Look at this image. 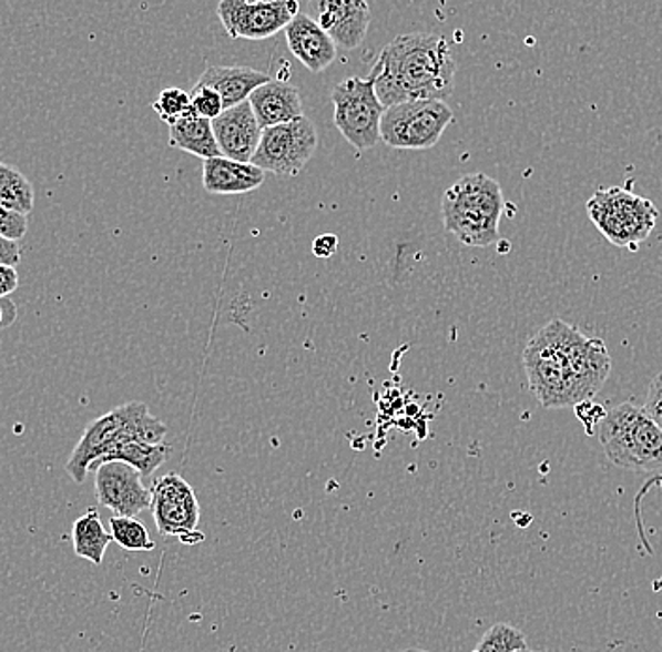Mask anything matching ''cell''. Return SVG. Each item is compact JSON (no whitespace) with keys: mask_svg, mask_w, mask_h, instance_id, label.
<instances>
[{"mask_svg":"<svg viewBox=\"0 0 662 652\" xmlns=\"http://www.w3.org/2000/svg\"><path fill=\"white\" fill-rule=\"evenodd\" d=\"M151 511L156 530L174 536L183 543H198L200 502L191 483L175 472L162 476L151 489Z\"/></svg>","mask_w":662,"mask_h":652,"instance_id":"cell-10","label":"cell"},{"mask_svg":"<svg viewBox=\"0 0 662 652\" xmlns=\"http://www.w3.org/2000/svg\"><path fill=\"white\" fill-rule=\"evenodd\" d=\"M572 329L574 326L553 318L523 348L529 388L544 408H569L582 403L570 354Z\"/></svg>","mask_w":662,"mask_h":652,"instance_id":"cell-2","label":"cell"},{"mask_svg":"<svg viewBox=\"0 0 662 652\" xmlns=\"http://www.w3.org/2000/svg\"><path fill=\"white\" fill-rule=\"evenodd\" d=\"M335 126L356 151H367L380 142V123L386 108L369 78H348L334 86Z\"/></svg>","mask_w":662,"mask_h":652,"instance_id":"cell-7","label":"cell"},{"mask_svg":"<svg viewBox=\"0 0 662 652\" xmlns=\"http://www.w3.org/2000/svg\"><path fill=\"white\" fill-rule=\"evenodd\" d=\"M113 542L126 551H153L155 542L151 540L145 524L140 523L134 517L113 516L110 519Z\"/></svg>","mask_w":662,"mask_h":652,"instance_id":"cell-23","label":"cell"},{"mask_svg":"<svg viewBox=\"0 0 662 652\" xmlns=\"http://www.w3.org/2000/svg\"><path fill=\"white\" fill-rule=\"evenodd\" d=\"M403 652H427V651H420V649H407V651H403Z\"/></svg>","mask_w":662,"mask_h":652,"instance_id":"cell-34","label":"cell"},{"mask_svg":"<svg viewBox=\"0 0 662 652\" xmlns=\"http://www.w3.org/2000/svg\"><path fill=\"white\" fill-rule=\"evenodd\" d=\"M217 13L230 38L266 40L291 26L299 4L296 0H223Z\"/></svg>","mask_w":662,"mask_h":652,"instance_id":"cell-11","label":"cell"},{"mask_svg":"<svg viewBox=\"0 0 662 652\" xmlns=\"http://www.w3.org/2000/svg\"><path fill=\"white\" fill-rule=\"evenodd\" d=\"M153 110L156 111V115L167 124L177 123L181 119L186 118L189 113H192L191 94L177 89V86H170L164 89L159 99L153 102Z\"/></svg>","mask_w":662,"mask_h":652,"instance_id":"cell-25","label":"cell"},{"mask_svg":"<svg viewBox=\"0 0 662 652\" xmlns=\"http://www.w3.org/2000/svg\"><path fill=\"white\" fill-rule=\"evenodd\" d=\"M166 432V425L149 412L147 405L129 403L88 425L64 470L75 483H83L94 462L123 444H162Z\"/></svg>","mask_w":662,"mask_h":652,"instance_id":"cell-3","label":"cell"},{"mask_svg":"<svg viewBox=\"0 0 662 652\" xmlns=\"http://www.w3.org/2000/svg\"><path fill=\"white\" fill-rule=\"evenodd\" d=\"M518 652H537V651H531V649H521V651Z\"/></svg>","mask_w":662,"mask_h":652,"instance_id":"cell-35","label":"cell"},{"mask_svg":"<svg viewBox=\"0 0 662 652\" xmlns=\"http://www.w3.org/2000/svg\"><path fill=\"white\" fill-rule=\"evenodd\" d=\"M170 145L204 161L223 156L215 140L213 123L194 113H189L186 118L170 126Z\"/></svg>","mask_w":662,"mask_h":652,"instance_id":"cell-19","label":"cell"},{"mask_svg":"<svg viewBox=\"0 0 662 652\" xmlns=\"http://www.w3.org/2000/svg\"><path fill=\"white\" fill-rule=\"evenodd\" d=\"M19 286V275L16 267L0 265V299H7Z\"/></svg>","mask_w":662,"mask_h":652,"instance_id":"cell-33","label":"cell"},{"mask_svg":"<svg viewBox=\"0 0 662 652\" xmlns=\"http://www.w3.org/2000/svg\"><path fill=\"white\" fill-rule=\"evenodd\" d=\"M21 262V248L16 241L0 237V265H8V267H18Z\"/></svg>","mask_w":662,"mask_h":652,"instance_id":"cell-32","label":"cell"},{"mask_svg":"<svg viewBox=\"0 0 662 652\" xmlns=\"http://www.w3.org/2000/svg\"><path fill=\"white\" fill-rule=\"evenodd\" d=\"M170 454V448L164 444H145V442H129L123 444L121 448L115 449L112 454L102 457L100 461L94 462L89 472H94L100 465L104 462L119 461L129 465V467L136 468L142 478L155 472L156 468L164 465Z\"/></svg>","mask_w":662,"mask_h":652,"instance_id":"cell-21","label":"cell"},{"mask_svg":"<svg viewBox=\"0 0 662 652\" xmlns=\"http://www.w3.org/2000/svg\"><path fill=\"white\" fill-rule=\"evenodd\" d=\"M248 102L262 130L294 123L297 119L305 118L299 91L286 81L272 80L266 85L258 86L251 94Z\"/></svg>","mask_w":662,"mask_h":652,"instance_id":"cell-16","label":"cell"},{"mask_svg":"<svg viewBox=\"0 0 662 652\" xmlns=\"http://www.w3.org/2000/svg\"><path fill=\"white\" fill-rule=\"evenodd\" d=\"M266 172L253 164L230 161L226 156H217L204 161V189L221 196L247 194L264 185Z\"/></svg>","mask_w":662,"mask_h":652,"instance_id":"cell-18","label":"cell"},{"mask_svg":"<svg viewBox=\"0 0 662 652\" xmlns=\"http://www.w3.org/2000/svg\"><path fill=\"white\" fill-rule=\"evenodd\" d=\"M644 410L653 424L662 431V373L651 380L648 397H645Z\"/></svg>","mask_w":662,"mask_h":652,"instance_id":"cell-30","label":"cell"},{"mask_svg":"<svg viewBox=\"0 0 662 652\" xmlns=\"http://www.w3.org/2000/svg\"><path fill=\"white\" fill-rule=\"evenodd\" d=\"M94 472L96 499L119 517H136L151 508V489L143 486L142 475L136 468L112 461L100 465Z\"/></svg>","mask_w":662,"mask_h":652,"instance_id":"cell-12","label":"cell"},{"mask_svg":"<svg viewBox=\"0 0 662 652\" xmlns=\"http://www.w3.org/2000/svg\"><path fill=\"white\" fill-rule=\"evenodd\" d=\"M527 649L526 635L518 628L499 622L489 628L475 652H518Z\"/></svg>","mask_w":662,"mask_h":652,"instance_id":"cell-24","label":"cell"},{"mask_svg":"<svg viewBox=\"0 0 662 652\" xmlns=\"http://www.w3.org/2000/svg\"><path fill=\"white\" fill-rule=\"evenodd\" d=\"M318 136L313 121L297 119L294 123L262 130L261 145L251 164L262 172L294 177L315 156Z\"/></svg>","mask_w":662,"mask_h":652,"instance_id":"cell-9","label":"cell"},{"mask_svg":"<svg viewBox=\"0 0 662 652\" xmlns=\"http://www.w3.org/2000/svg\"><path fill=\"white\" fill-rule=\"evenodd\" d=\"M594 437L615 467L632 472H659L662 468V431L644 407L634 403L613 407Z\"/></svg>","mask_w":662,"mask_h":652,"instance_id":"cell-5","label":"cell"},{"mask_svg":"<svg viewBox=\"0 0 662 652\" xmlns=\"http://www.w3.org/2000/svg\"><path fill=\"white\" fill-rule=\"evenodd\" d=\"M286 43L292 55L313 74L324 72L337 59V45L328 32L307 13H297L285 29Z\"/></svg>","mask_w":662,"mask_h":652,"instance_id":"cell-15","label":"cell"},{"mask_svg":"<svg viewBox=\"0 0 662 652\" xmlns=\"http://www.w3.org/2000/svg\"><path fill=\"white\" fill-rule=\"evenodd\" d=\"M653 487H662V475L653 476V478L645 481L644 486L640 487L636 497H634V517H636L638 534H640V540H642V543H644L645 549H648V553L650 554H653V548H651L650 540H648V536H645L644 519H642V500H644L645 495H648Z\"/></svg>","mask_w":662,"mask_h":652,"instance_id":"cell-29","label":"cell"},{"mask_svg":"<svg viewBox=\"0 0 662 652\" xmlns=\"http://www.w3.org/2000/svg\"><path fill=\"white\" fill-rule=\"evenodd\" d=\"M113 542L112 534L105 532L100 521L99 511L91 510L75 519L72 527V543H74V553L80 559L93 562L94 567H100L104 560L105 549Z\"/></svg>","mask_w":662,"mask_h":652,"instance_id":"cell-20","label":"cell"},{"mask_svg":"<svg viewBox=\"0 0 662 652\" xmlns=\"http://www.w3.org/2000/svg\"><path fill=\"white\" fill-rule=\"evenodd\" d=\"M192 113L198 118L207 119V121H215L221 118L224 111L223 99L217 91H213L210 86H196L192 89L191 93Z\"/></svg>","mask_w":662,"mask_h":652,"instance_id":"cell-26","label":"cell"},{"mask_svg":"<svg viewBox=\"0 0 662 652\" xmlns=\"http://www.w3.org/2000/svg\"><path fill=\"white\" fill-rule=\"evenodd\" d=\"M452 121V110L440 100L403 102L384 113L380 142L401 151H426L439 143Z\"/></svg>","mask_w":662,"mask_h":652,"instance_id":"cell-8","label":"cell"},{"mask_svg":"<svg viewBox=\"0 0 662 652\" xmlns=\"http://www.w3.org/2000/svg\"><path fill=\"white\" fill-rule=\"evenodd\" d=\"M371 78L386 110L418 100L445 102L454 93L456 80L450 43L431 32L401 34L380 51Z\"/></svg>","mask_w":662,"mask_h":652,"instance_id":"cell-1","label":"cell"},{"mask_svg":"<svg viewBox=\"0 0 662 652\" xmlns=\"http://www.w3.org/2000/svg\"><path fill=\"white\" fill-rule=\"evenodd\" d=\"M0 207L26 216L34 207L31 181L4 162H0Z\"/></svg>","mask_w":662,"mask_h":652,"instance_id":"cell-22","label":"cell"},{"mask_svg":"<svg viewBox=\"0 0 662 652\" xmlns=\"http://www.w3.org/2000/svg\"><path fill=\"white\" fill-rule=\"evenodd\" d=\"M339 248V237L334 234H324L316 237L313 243V253L316 258H332Z\"/></svg>","mask_w":662,"mask_h":652,"instance_id":"cell-31","label":"cell"},{"mask_svg":"<svg viewBox=\"0 0 662 652\" xmlns=\"http://www.w3.org/2000/svg\"><path fill=\"white\" fill-rule=\"evenodd\" d=\"M502 211L501 185L486 173L464 175L442 196L445 228L467 246L497 243Z\"/></svg>","mask_w":662,"mask_h":652,"instance_id":"cell-4","label":"cell"},{"mask_svg":"<svg viewBox=\"0 0 662 652\" xmlns=\"http://www.w3.org/2000/svg\"><path fill=\"white\" fill-rule=\"evenodd\" d=\"M213 132L221 154L230 161L251 164L261 145L262 126L256 121L251 102L230 108L213 121Z\"/></svg>","mask_w":662,"mask_h":652,"instance_id":"cell-13","label":"cell"},{"mask_svg":"<svg viewBox=\"0 0 662 652\" xmlns=\"http://www.w3.org/2000/svg\"><path fill=\"white\" fill-rule=\"evenodd\" d=\"M27 228H29V222L26 215L0 207V237L18 243L26 237Z\"/></svg>","mask_w":662,"mask_h":652,"instance_id":"cell-27","label":"cell"},{"mask_svg":"<svg viewBox=\"0 0 662 652\" xmlns=\"http://www.w3.org/2000/svg\"><path fill=\"white\" fill-rule=\"evenodd\" d=\"M318 7V26L328 32L335 45L343 50H356L366 40L371 23V8L364 0L337 2L323 0Z\"/></svg>","mask_w":662,"mask_h":652,"instance_id":"cell-14","label":"cell"},{"mask_svg":"<svg viewBox=\"0 0 662 652\" xmlns=\"http://www.w3.org/2000/svg\"><path fill=\"white\" fill-rule=\"evenodd\" d=\"M576 418L580 419L583 425V429L588 435H597L599 425L602 424V419L607 418V410L602 405H597L594 400H583L580 405L574 407Z\"/></svg>","mask_w":662,"mask_h":652,"instance_id":"cell-28","label":"cell"},{"mask_svg":"<svg viewBox=\"0 0 662 652\" xmlns=\"http://www.w3.org/2000/svg\"><path fill=\"white\" fill-rule=\"evenodd\" d=\"M585 207L597 230L612 245L627 248H636L638 243L648 240L659 218L651 200L619 186L594 192Z\"/></svg>","mask_w":662,"mask_h":652,"instance_id":"cell-6","label":"cell"},{"mask_svg":"<svg viewBox=\"0 0 662 652\" xmlns=\"http://www.w3.org/2000/svg\"><path fill=\"white\" fill-rule=\"evenodd\" d=\"M266 72L251 67H211L200 75L196 86H210L223 99L224 110L236 108L251 99L258 86L269 83Z\"/></svg>","mask_w":662,"mask_h":652,"instance_id":"cell-17","label":"cell"}]
</instances>
